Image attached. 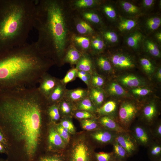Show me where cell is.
<instances>
[{
	"instance_id": "1",
	"label": "cell",
	"mask_w": 161,
	"mask_h": 161,
	"mask_svg": "<svg viewBox=\"0 0 161 161\" xmlns=\"http://www.w3.org/2000/svg\"><path fill=\"white\" fill-rule=\"evenodd\" d=\"M49 104L36 86L0 91V129L20 143L27 161H34Z\"/></svg>"
},
{
	"instance_id": "2",
	"label": "cell",
	"mask_w": 161,
	"mask_h": 161,
	"mask_svg": "<svg viewBox=\"0 0 161 161\" xmlns=\"http://www.w3.org/2000/svg\"><path fill=\"white\" fill-rule=\"evenodd\" d=\"M54 64L40 52L35 42L0 52V91L36 86Z\"/></svg>"
},
{
	"instance_id": "3",
	"label": "cell",
	"mask_w": 161,
	"mask_h": 161,
	"mask_svg": "<svg viewBox=\"0 0 161 161\" xmlns=\"http://www.w3.org/2000/svg\"><path fill=\"white\" fill-rule=\"evenodd\" d=\"M65 8L61 1H36L33 27L38 38L35 46L42 54L58 65L63 61L70 39Z\"/></svg>"
},
{
	"instance_id": "4",
	"label": "cell",
	"mask_w": 161,
	"mask_h": 161,
	"mask_svg": "<svg viewBox=\"0 0 161 161\" xmlns=\"http://www.w3.org/2000/svg\"><path fill=\"white\" fill-rule=\"evenodd\" d=\"M35 9L36 1L0 0V52L27 43Z\"/></svg>"
},
{
	"instance_id": "5",
	"label": "cell",
	"mask_w": 161,
	"mask_h": 161,
	"mask_svg": "<svg viewBox=\"0 0 161 161\" xmlns=\"http://www.w3.org/2000/svg\"><path fill=\"white\" fill-rule=\"evenodd\" d=\"M83 135L75 139L68 152L66 161H94L93 151Z\"/></svg>"
},
{
	"instance_id": "6",
	"label": "cell",
	"mask_w": 161,
	"mask_h": 161,
	"mask_svg": "<svg viewBox=\"0 0 161 161\" xmlns=\"http://www.w3.org/2000/svg\"><path fill=\"white\" fill-rule=\"evenodd\" d=\"M137 112V107L133 103L129 102L122 103L120 107L118 114L121 126L124 128L128 127L134 118Z\"/></svg>"
},
{
	"instance_id": "7",
	"label": "cell",
	"mask_w": 161,
	"mask_h": 161,
	"mask_svg": "<svg viewBox=\"0 0 161 161\" xmlns=\"http://www.w3.org/2000/svg\"><path fill=\"white\" fill-rule=\"evenodd\" d=\"M60 80L46 72L42 75L39 80L38 89L47 100Z\"/></svg>"
},
{
	"instance_id": "8",
	"label": "cell",
	"mask_w": 161,
	"mask_h": 161,
	"mask_svg": "<svg viewBox=\"0 0 161 161\" xmlns=\"http://www.w3.org/2000/svg\"><path fill=\"white\" fill-rule=\"evenodd\" d=\"M115 140L125 150L129 157L133 155L137 149L136 140L127 132L118 133Z\"/></svg>"
},
{
	"instance_id": "9",
	"label": "cell",
	"mask_w": 161,
	"mask_h": 161,
	"mask_svg": "<svg viewBox=\"0 0 161 161\" xmlns=\"http://www.w3.org/2000/svg\"><path fill=\"white\" fill-rule=\"evenodd\" d=\"M117 133L116 132L107 129H100L92 133L91 136L97 142L105 144L113 143Z\"/></svg>"
},
{
	"instance_id": "10",
	"label": "cell",
	"mask_w": 161,
	"mask_h": 161,
	"mask_svg": "<svg viewBox=\"0 0 161 161\" xmlns=\"http://www.w3.org/2000/svg\"><path fill=\"white\" fill-rule=\"evenodd\" d=\"M48 141L50 149L52 150H59L64 149L66 144L59 135L56 129L52 128L50 129Z\"/></svg>"
},
{
	"instance_id": "11",
	"label": "cell",
	"mask_w": 161,
	"mask_h": 161,
	"mask_svg": "<svg viewBox=\"0 0 161 161\" xmlns=\"http://www.w3.org/2000/svg\"><path fill=\"white\" fill-rule=\"evenodd\" d=\"M65 86L60 80L47 99L49 105L58 104L64 98L66 90Z\"/></svg>"
},
{
	"instance_id": "12",
	"label": "cell",
	"mask_w": 161,
	"mask_h": 161,
	"mask_svg": "<svg viewBox=\"0 0 161 161\" xmlns=\"http://www.w3.org/2000/svg\"><path fill=\"white\" fill-rule=\"evenodd\" d=\"M133 132L135 139L140 144L146 145L150 143V134L143 126L138 125L135 126Z\"/></svg>"
},
{
	"instance_id": "13",
	"label": "cell",
	"mask_w": 161,
	"mask_h": 161,
	"mask_svg": "<svg viewBox=\"0 0 161 161\" xmlns=\"http://www.w3.org/2000/svg\"><path fill=\"white\" fill-rule=\"evenodd\" d=\"M89 92L88 89L82 88L66 89L64 98L75 103L87 97Z\"/></svg>"
},
{
	"instance_id": "14",
	"label": "cell",
	"mask_w": 161,
	"mask_h": 161,
	"mask_svg": "<svg viewBox=\"0 0 161 161\" xmlns=\"http://www.w3.org/2000/svg\"><path fill=\"white\" fill-rule=\"evenodd\" d=\"M100 122L101 125L107 129L117 133L127 132L126 129L109 116H102L100 119Z\"/></svg>"
},
{
	"instance_id": "15",
	"label": "cell",
	"mask_w": 161,
	"mask_h": 161,
	"mask_svg": "<svg viewBox=\"0 0 161 161\" xmlns=\"http://www.w3.org/2000/svg\"><path fill=\"white\" fill-rule=\"evenodd\" d=\"M111 61L115 66L124 69L131 68L134 65L128 57L121 54H115L111 58Z\"/></svg>"
},
{
	"instance_id": "16",
	"label": "cell",
	"mask_w": 161,
	"mask_h": 161,
	"mask_svg": "<svg viewBox=\"0 0 161 161\" xmlns=\"http://www.w3.org/2000/svg\"><path fill=\"white\" fill-rule=\"evenodd\" d=\"M89 89L88 96L95 106L98 108L104 102L105 93L100 88L91 87Z\"/></svg>"
},
{
	"instance_id": "17",
	"label": "cell",
	"mask_w": 161,
	"mask_h": 161,
	"mask_svg": "<svg viewBox=\"0 0 161 161\" xmlns=\"http://www.w3.org/2000/svg\"><path fill=\"white\" fill-rule=\"evenodd\" d=\"M60 115L64 117L71 116L75 110L74 103L64 98L58 103Z\"/></svg>"
},
{
	"instance_id": "18",
	"label": "cell",
	"mask_w": 161,
	"mask_h": 161,
	"mask_svg": "<svg viewBox=\"0 0 161 161\" xmlns=\"http://www.w3.org/2000/svg\"><path fill=\"white\" fill-rule=\"evenodd\" d=\"M76 65L75 68L78 71L87 72L91 74L94 72L92 61L87 55H82Z\"/></svg>"
},
{
	"instance_id": "19",
	"label": "cell",
	"mask_w": 161,
	"mask_h": 161,
	"mask_svg": "<svg viewBox=\"0 0 161 161\" xmlns=\"http://www.w3.org/2000/svg\"><path fill=\"white\" fill-rule=\"evenodd\" d=\"M116 108V103L113 100H109L97 108L96 112L102 116H109L114 112Z\"/></svg>"
},
{
	"instance_id": "20",
	"label": "cell",
	"mask_w": 161,
	"mask_h": 161,
	"mask_svg": "<svg viewBox=\"0 0 161 161\" xmlns=\"http://www.w3.org/2000/svg\"><path fill=\"white\" fill-rule=\"evenodd\" d=\"M75 103L76 104L75 105L76 110L85 111L92 113L96 112L97 109L88 96Z\"/></svg>"
},
{
	"instance_id": "21",
	"label": "cell",
	"mask_w": 161,
	"mask_h": 161,
	"mask_svg": "<svg viewBox=\"0 0 161 161\" xmlns=\"http://www.w3.org/2000/svg\"><path fill=\"white\" fill-rule=\"evenodd\" d=\"M82 55L75 48H71L66 53L64 60L71 64H76L82 57Z\"/></svg>"
},
{
	"instance_id": "22",
	"label": "cell",
	"mask_w": 161,
	"mask_h": 161,
	"mask_svg": "<svg viewBox=\"0 0 161 161\" xmlns=\"http://www.w3.org/2000/svg\"><path fill=\"white\" fill-rule=\"evenodd\" d=\"M120 81L121 83L127 86L135 87L141 86L143 82L138 77L131 75L124 76L121 78Z\"/></svg>"
},
{
	"instance_id": "23",
	"label": "cell",
	"mask_w": 161,
	"mask_h": 161,
	"mask_svg": "<svg viewBox=\"0 0 161 161\" xmlns=\"http://www.w3.org/2000/svg\"><path fill=\"white\" fill-rule=\"evenodd\" d=\"M114 156L116 159L119 161H125L129 157L125 150L115 140L113 142Z\"/></svg>"
},
{
	"instance_id": "24",
	"label": "cell",
	"mask_w": 161,
	"mask_h": 161,
	"mask_svg": "<svg viewBox=\"0 0 161 161\" xmlns=\"http://www.w3.org/2000/svg\"><path fill=\"white\" fill-rule=\"evenodd\" d=\"M157 112V109L155 104L153 103L148 104L144 108L143 113L145 119L148 123L153 121Z\"/></svg>"
},
{
	"instance_id": "25",
	"label": "cell",
	"mask_w": 161,
	"mask_h": 161,
	"mask_svg": "<svg viewBox=\"0 0 161 161\" xmlns=\"http://www.w3.org/2000/svg\"><path fill=\"white\" fill-rule=\"evenodd\" d=\"M47 114L52 121L58 120L60 117L58 104L49 105L47 109Z\"/></svg>"
},
{
	"instance_id": "26",
	"label": "cell",
	"mask_w": 161,
	"mask_h": 161,
	"mask_svg": "<svg viewBox=\"0 0 161 161\" xmlns=\"http://www.w3.org/2000/svg\"><path fill=\"white\" fill-rule=\"evenodd\" d=\"M108 93L112 95L121 96L125 94V91L123 87L119 84L112 83L110 84L107 88Z\"/></svg>"
},
{
	"instance_id": "27",
	"label": "cell",
	"mask_w": 161,
	"mask_h": 161,
	"mask_svg": "<svg viewBox=\"0 0 161 161\" xmlns=\"http://www.w3.org/2000/svg\"><path fill=\"white\" fill-rule=\"evenodd\" d=\"M149 156L152 161H160L161 155V147L158 144L151 146L148 153Z\"/></svg>"
},
{
	"instance_id": "28",
	"label": "cell",
	"mask_w": 161,
	"mask_h": 161,
	"mask_svg": "<svg viewBox=\"0 0 161 161\" xmlns=\"http://www.w3.org/2000/svg\"><path fill=\"white\" fill-rule=\"evenodd\" d=\"M76 29L78 32L82 34H88L92 33L93 30L91 26L84 21H80L76 24Z\"/></svg>"
},
{
	"instance_id": "29",
	"label": "cell",
	"mask_w": 161,
	"mask_h": 161,
	"mask_svg": "<svg viewBox=\"0 0 161 161\" xmlns=\"http://www.w3.org/2000/svg\"><path fill=\"white\" fill-rule=\"evenodd\" d=\"M81 125L83 129L87 131L95 130L98 127L97 122L93 118L82 120Z\"/></svg>"
},
{
	"instance_id": "30",
	"label": "cell",
	"mask_w": 161,
	"mask_h": 161,
	"mask_svg": "<svg viewBox=\"0 0 161 161\" xmlns=\"http://www.w3.org/2000/svg\"><path fill=\"white\" fill-rule=\"evenodd\" d=\"M78 70L76 68H73L69 70L64 78L60 80L63 84L66 85L69 82L74 80L77 77Z\"/></svg>"
},
{
	"instance_id": "31",
	"label": "cell",
	"mask_w": 161,
	"mask_h": 161,
	"mask_svg": "<svg viewBox=\"0 0 161 161\" xmlns=\"http://www.w3.org/2000/svg\"><path fill=\"white\" fill-rule=\"evenodd\" d=\"M142 37V35L140 33L135 32L128 38L127 44L131 47L136 48L138 46Z\"/></svg>"
},
{
	"instance_id": "32",
	"label": "cell",
	"mask_w": 161,
	"mask_h": 161,
	"mask_svg": "<svg viewBox=\"0 0 161 161\" xmlns=\"http://www.w3.org/2000/svg\"><path fill=\"white\" fill-rule=\"evenodd\" d=\"M95 157L97 161H111L115 159L113 152L96 153L95 154Z\"/></svg>"
},
{
	"instance_id": "33",
	"label": "cell",
	"mask_w": 161,
	"mask_h": 161,
	"mask_svg": "<svg viewBox=\"0 0 161 161\" xmlns=\"http://www.w3.org/2000/svg\"><path fill=\"white\" fill-rule=\"evenodd\" d=\"M104 83V80L101 76L94 72L92 74L90 88L92 86V87L100 88L103 85Z\"/></svg>"
},
{
	"instance_id": "34",
	"label": "cell",
	"mask_w": 161,
	"mask_h": 161,
	"mask_svg": "<svg viewBox=\"0 0 161 161\" xmlns=\"http://www.w3.org/2000/svg\"><path fill=\"white\" fill-rule=\"evenodd\" d=\"M74 40L75 43L83 49H87L89 46V39L87 37L82 36H75Z\"/></svg>"
},
{
	"instance_id": "35",
	"label": "cell",
	"mask_w": 161,
	"mask_h": 161,
	"mask_svg": "<svg viewBox=\"0 0 161 161\" xmlns=\"http://www.w3.org/2000/svg\"><path fill=\"white\" fill-rule=\"evenodd\" d=\"M136 25V22L133 20L126 19L122 21L119 25V28L121 31L129 30Z\"/></svg>"
},
{
	"instance_id": "36",
	"label": "cell",
	"mask_w": 161,
	"mask_h": 161,
	"mask_svg": "<svg viewBox=\"0 0 161 161\" xmlns=\"http://www.w3.org/2000/svg\"><path fill=\"white\" fill-rule=\"evenodd\" d=\"M97 64L99 68L105 72L110 71L112 69V66L109 61L103 57H100L97 60Z\"/></svg>"
},
{
	"instance_id": "37",
	"label": "cell",
	"mask_w": 161,
	"mask_h": 161,
	"mask_svg": "<svg viewBox=\"0 0 161 161\" xmlns=\"http://www.w3.org/2000/svg\"><path fill=\"white\" fill-rule=\"evenodd\" d=\"M146 47L149 52L155 57H160V52L158 46L152 41H147L145 42Z\"/></svg>"
},
{
	"instance_id": "38",
	"label": "cell",
	"mask_w": 161,
	"mask_h": 161,
	"mask_svg": "<svg viewBox=\"0 0 161 161\" xmlns=\"http://www.w3.org/2000/svg\"><path fill=\"white\" fill-rule=\"evenodd\" d=\"M55 129L66 144L69 143L70 139L69 132L60 124L57 126Z\"/></svg>"
},
{
	"instance_id": "39",
	"label": "cell",
	"mask_w": 161,
	"mask_h": 161,
	"mask_svg": "<svg viewBox=\"0 0 161 161\" xmlns=\"http://www.w3.org/2000/svg\"><path fill=\"white\" fill-rule=\"evenodd\" d=\"M77 77L83 81L86 85L88 88H90L91 74L87 72L78 70Z\"/></svg>"
},
{
	"instance_id": "40",
	"label": "cell",
	"mask_w": 161,
	"mask_h": 161,
	"mask_svg": "<svg viewBox=\"0 0 161 161\" xmlns=\"http://www.w3.org/2000/svg\"><path fill=\"white\" fill-rule=\"evenodd\" d=\"M161 23V19L158 17H154L149 18L146 22V24L148 27L152 30L157 29L160 26Z\"/></svg>"
},
{
	"instance_id": "41",
	"label": "cell",
	"mask_w": 161,
	"mask_h": 161,
	"mask_svg": "<svg viewBox=\"0 0 161 161\" xmlns=\"http://www.w3.org/2000/svg\"><path fill=\"white\" fill-rule=\"evenodd\" d=\"M140 62L143 68L146 73L151 74L154 72V66L149 60L143 58L140 59Z\"/></svg>"
},
{
	"instance_id": "42",
	"label": "cell",
	"mask_w": 161,
	"mask_h": 161,
	"mask_svg": "<svg viewBox=\"0 0 161 161\" xmlns=\"http://www.w3.org/2000/svg\"><path fill=\"white\" fill-rule=\"evenodd\" d=\"M74 114L76 118L81 120L93 118L94 117L92 113L83 110H76Z\"/></svg>"
},
{
	"instance_id": "43",
	"label": "cell",
	"mask_w": 161,
	"mask_h": 161,
	"mask_svg": "<svg viewBox=\"0 0 161 161\" xmlns=\"http://www.w3.org/2000/svg\"><path fill=\"white\" fill-rule=\"evenodd\" d=\"M122 6L125 11L129 13L135 14L139 11V8L137 7L128 2H123Z\"/></svg>"
},
{
	"instance_id": "44",
	"label": "cell",
	"mask_w": 161,
	"mask_h": 161,
	"mask_svg": "<svg viewBox=\"0 0 161 161\" xmlns=\"http://www.w3.org/2000/svg\"><path fill=\"white\" fill-rule=\"evenodd\" d=\"M61 125L63 127L66 129L70 134H74L75 132V126L70 120L68 119H64L61 122Z\"/></svg>"
},
{
	"instance_id": "45",
	"label": "cell",
	"mask_w": 161,
	"mask_h": 161,
	"mask_svg": "<svg viewBox=\"0 0 161 161\" xmlns=\"http://www.w3.org/2000/svg\"><path fill=\"white\" fill-rule=\"evenodd\" d=\"M36 161H65V160L61 155L54 154L41 157Z\"/></svg>"
},
{
	"instance_id": "46",
	"label": "cell",
	"mask_w": 161,
	"mask_h": 161,
	"mask_svg": "<svg viewBox=\"0 0 161 161\" xmlns=\"http://www.w3.org/2000/svg\"><path fill=\"white\" fill-rule=\"evenodd\" d=\"M95 2V1L93 0H79L75 2V5L79 8H86L93 6Z\"/></svg>"
},
{
	"instance_id": "47",
	"label": "cell",
	"mask_w": 161,
	"mask_h": 161,
	"mask_svg": "<svg viewBox=\"0 0 161 161\" xmlns=\"http://www.w3.org/2000/svg\"><path fill=\"white\" fill-rule=\"evenodd\" d=\"M83 16L86 19L94 23H98L100 21L98 16L94 13L85 12L83 13Z\"/></svg>"
},
{
	"instance_id": "48",
	"label": "cell",
	"mask_w": 161,
	"mask_h": 161,
	"mask_svg": "<svg viewBox=\"0 0 161 161\" xmlns=\"http://www.w3.org/2000/svg\"><path fill=\"white\" fill-rule=\"evenodd\" d=\"M104 35L106 39L112 43L116 42L118 40L117 35L114 32L109 31L106 32L104 33Z\"/></svg>"
},
{
	"instance_id": "49",
	"label": "cell",
	"mask_w": 161,
	"mask_h": 161,
	"mask_svg": "<svg viewBox=\"0 0 161 161\" xmlns=\"http://www.w3.org/2000/svg\"><path fill=\"white\" fill-rule=\"evenodd\" d=\"M92 44L93 47L97 50L103 49L104 46V43L101 39L97 38L93 40L92 42Z\"/></svg>"
},
{
	"instance_id": "50",
	"label": "cell",
	"mask_w": 161,
	"mask_h": 161,
	"mask_svg": "<svg viewBox=\"0 0 161 161\" xmlns=\"http://www.w3.org/2000/svg\"><path fill=\"white\" fill-rule=\"evenodd\" d=\"M150 92V89L146 88H137L132 90V92L134 94L142 96L146 95Z\"/></svg>"
},
{
	"instance_id": "51",
	"label": "cell",
	"mask_w": 161,
	"mask_h": 161,
	"mask_svg": "<svg viewBox=\"0 0 161 161\" xmlns=\"http://www.w3.org/2000/svg\"><path fill=\"white\" fill-rule=\"evenodd\" d=\"M105 13L109 18L114 19L116 16V13L114 10L110 6H105L103 8Z\"/></svg>"
},
{
	"instance_id": "52",
	"label": "cell",
	"mask_w": 161,
	"mask_h": 161,
	"mask_svg": "<svg viewBox=\"0 0 161 161\" xmlns=\"http://www.w3.org/2000/svg\"><path fill=\"white\" fill-rule=\"evenodd\" d=\"M0 143L3 144L7 151L8 143L5 136L0 129Z\"/></svg>"
},
{
	"instance_id": "53",
	"label": "cell",
	"mask_w": 161,
	"mask_h": 161,
	"mask_svg": "<svg viewBox=\"0 0 161 161\" xmlns=\"http://www.w3.org/2000/svg\"><path fill=\"white\" fill-rule=\"evenodd\" d=\"M156 134L158 137H160L161 136V124L159 123L155 129Z\"/></svg>"
},
{
	"instance_id": "54",
	"label": "cell",
	"mask_w": 161,
	"mask_h": 161,
	"mask_svg": "<svg viewBox=\"0 0 161 161\" xmlns=\"http://www.w3.org/2000/svg\"><path fill=\"white\" fill-rule=\"evenodd\" d=\"M0 153H7V150L4 145L0 143Z\"/></svg>"
},
{
	"instance_id": "55",
	"label": "cell",
	"mask_w": 161,
	"mask_h": 161,
	"mask_svg": "<svg viewBox=\"0 0 161 161\" xmlns=\"http://www.w3.org/2000/svg\"><path fill=\"white\" fill-rule=\"evenodd\" d=\"M144 4L147 7H149L151 6L154 2L153 0H144L143 1Z\"/></svg>"
},
{
	"instance_id": "56",
	"label": "cell",
	"mask_w": 161,
	"mask_h": 161,
	"mask_svg": "<svg viewBox=\"0 0 161 161\" xmlns=\"http://www.w3.org/2000/svg\"><path fill=\"white\" fill-rule=\"evenodd\" d=\"M157 77L158 79L160 80H161V69H159L157 74Z\"/></svg>"
},
{
	"instance_id": "57",
	"label": "cell",
	"mask_w": 161,
	"mask_h": 161,
	"mask_svg": "<svg viewBox=\"0 0 161 161\" xmlns=\"http://www.w3.org/2000/svg\"><path fill=\"white\" fill-rule=\"evenodd\" d=\"M157 39L161 41V33H159L157 35Z\"/></svg>"
},
{
	"instance_id": "58",
	"label": "cell",
	"mask_w": 161,
	"mask_h": 161,
	"mask_svg": "<svg viewBox=\"0 0 161 161\" xmlns=\"http://www.w3.org/2000/svg\"><path fill=\"white\" fill-rule=\"evenodd\" d=\"M0 161H8L7 160H5L3 159H0Z\"/></svg>"
},
{
	"instance_id": "59",
	"label": "cell",
	"mask_w": 161,
	"mask_h": 161,
	"mask_svg": "<svg viewBox=\"0 0 161 161\" xmlns=\"http://www.w3.org/2000/svg\"><path fill=\"white\" fill-rule=\"evenodd\" d=\"M111 161H118L117 159H115Z\"/></svg>"
}]
</instances>
